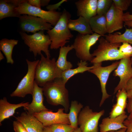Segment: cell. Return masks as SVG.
Instances as JSON below:
<instances>
[{"label": "cell", "instance_id": "6da1fadb", "mask_svg": "<svg viewBox=\"0 0 132 132\" xmlns=\"http://www.w3.org/2000/svg\"><path fill=\"white\" fill-rule=\"evenodd\" d=\"M70 13L64 9L59 21L53 28L47 31L51 41V49H57L65 46L73 35L68 26V22L71 19Z\"/></svg>", "mask_w": 132, "mask_h": 132}, {"label": "cell", "instance_id": "7a4b0ae2", "mask_svg": "<svg viewBox=\"0 0 132 132\" xmlns=\"http://www.w3.org/2000/svg\"><path fill=\"white\" fill-rule=\"evenodd\" d=\"M42 87L44 94L49 104L53 106L61 105L66 112L68 111L69 107V94L65 85L55 79Z\"/></svg>", "mask_w": 132, "mask_h": 132}, {"label": "cell", "instance_id": "3957f363", "mask_svg": "<svg viewBox=\"0 0 132 132\" xmlns=\"http://www.w3.org/2000/svg\"><path fill=\"white\" fill-rule=\"evenodd\" d=\"M20 34L25 44L29 47V51L33 53L35 57L38 55H41L43 51L46 57L50 58L49 47L51 41L49 35L44 34V31H40L31 35L21 32Z\"/></svg>", "mask_w": 132, "mask_h": 132}, {"label": "cell", "instance_id": "277c9868", "mask_svg": "<svg viewBox=\"0 0 132 132\" xmlns=\"http://www.w3.org/2000/svg\"><path fill=\"white\" fill-rule=\"evenodd\" d=\"M36 66L35 81L40 87H43L46 83L53 81L58 77L55 58L51 59L42 54Z\"/></svg>", "mask_w": 132, "mask_h": 132}, {"label": "cell", "instance_id": "5b68a950", "mask_svg": "<svg viewBox=\"0 0 132 132\" xmlns=\"http://www.w3.org/2000/svg\"><path fill=\"white\" fill-rule=\"evenodd\" d=\"M99 41L97 48L91 54L94 57L90 61L91 63L93 64L104 61L124 58L120 53L118 49L121 43H111L102 36Z\"/></svg>", "mask_w": 132, "mask_h": 132}, {"label": "cell", "instance_id": "8992f818", "mask_svg": "<svg viewBox=\"0 0 132 132\" xmlns=\"http://www.w3.org/2000/svg\"><path fill=\"white\" fill-rule=\"evenodd\" d=\"M101 36L94 33L92 34L77 35L72 44L77 57L80 60L90 62L94 57L90 53V48Z\"/></svg>", "mask_w": 132, "mask_h": 132}, {"label": "cell", "instance_id": "52a82bcc", "mask_svg": "<svg viewBox=\"0 0 132 132\" xmlns=\"http://www.w3.org/2000/svg\"><path fill=\"white\" fill-rule=\"evenodd\" d=\"M15 11L20 15L26 14L41 18L54 26L59 21L62 14V12L56 11H46L33 6L28 3L27 0H22L16 8Z\"/></svg>", "mask_w": 132, "mask_h": 132}, {"label": "cell", "instance_id": "ba28073f", "mask_svg": "<svg viewBox=\"0 0 132 132\" xmlns=\"http://www.w3.org/2000/svg\"><path fill=\"white\" fill-rule=\"evenodd\" d=\"M26 61L28 66L27 73L21 79L15 90L10 95L11 97L23 98L27 94L32 95L35 80V70L39 60Z\"/></svg>", "mask_w": 132, "mask_h": 132}, {"label": "cell", "instance_id": "9c48e42d", "mask_svg": "<svg viewBox=\"0 0 132 132\" xmlns=\"http://www.w3.org/2000/svg\"><path fill=\"white\" fill-rule=\"evenodd\" d=\"M105 111L99 112L93 111L88 106H86L81 111L78 117V124L81 132H98V124Z\"/></svg>", "mask_w": 132, "mask_h": 132}, {"label": "cell", "instance_id": "30bf717a", "mask_svg": "<svg viewBox=\"0 0 132 132\" xmlns=\"http://www.w3.org/2000/svg\"><path fill=\"white\" fill-rule=\"evenodd\" d=\"M119 61H116L109 66L105 67L102 66V62L93 64V68L88 71L96 76L99 78L100 84L102 93V98L99 106L101 107L105 100L111 95L107 92L106 84L110 73L115 70L118 66Z\"/></svg>", "mask_w": 132, "mask_h": 132}, {"label": "cell", "instance_id": "8fae6325", "mask_svg": "<svg viewBox=\"0 0 132 132\" xmlns=\"http://www.w3.org/2000/svg\"><path fill=\"white\" fill-rule=\"evenodd\" d=\"M19 18L21 28L24 32L34 33L41 31H47L53 27L43 19L35 16L23 14Z\"/></svg>", "mask_w": 132, "mask_h": 132}, {"label": "cell", "instance_id": "7c38bea8", "mask_svg": "<svg viewBox=\"0 0 132 132\" xmlns=\"http://www.w3.org/2000/svg\"><path fill=\"white\" fill-rule=\"evenodd\" d=\"M64 109H58L57 112H53L51 110H44L33 115L43 124L44 127H49L56 124H70L68 114L64 112Z\"/></svg>", "mask_w": 132, "mask_h": 132}, {"label": "cell", "instance_id": "4fadbf2b", "mask_svg": "<svg viewBox=\"0 0 132 132\" xmlns=\"http://www.w3.org/2000/svg\"><path fill=\"white\" fill-rule=\"evenodd\" d=\"M132 65L131 58H123L119 61L113 75L115 76L119 77L120 78L118 84L114 89V94L119 90L126 89L127 82L132 77Z\"/></svg>", "mask_w": 132, "mask_h": 132}, {"label": "cell", "instance_id": "5bb4252c", "mask_svg": "<svg viewBox=\"0 0 132 132\" xmlns=\"http://www.w3.org/2000/svg\"><path fill=\"white\" fill-rule=\"evenodd\" d=\"M123 11L116 8L113 3L106 14L108 33L111 34L123 28Z\"/></svg>", "mask_w": 132, "mask_h": 132}, {"label": "cell", "instance_id": "9a60e30c", "mask_svg": "<svg viewBox=\"0 0 132 132\" xmlns=\"http://www.w3.org/2000/svg\"><path fill=\"white\" fill-rule=\"evenodd\" d=\"M43 94V87H40L35 81L32 95V101L30 104L24 107V109L31 114L43 110H50L44 105Z\"/></svg>", "mask_w": 132, "mask_h": 132}, {"label": "cell", "instance_id": "2e32d148", "mask_svg": "<svg viewBox=\"0 0 132 132\" xmlns=\"http://www.w3.org/2000/svg\"><path fill=\"white\" fill-rule=\"evenodd\" d=\"M98 0H79L75 3L77 16L89 20L97 15Z\"/></svg>", "mask_w": 132, "mask_h": 132}, {"label": "cell", "instance_id": "e0dca14e", "mask_svg": "<svg viewBox=\"0 0 132 132\" xmlns=\"http://www.w3.org/2000/svg\"><path fill=\"white\" fill-rule=\"evenodd\" d=\"M28 132H43L44 126L42 123L33 114L27 112L22 113L16 117Z\"/></svg>", "mask_w": 132, "mask_h": 132}, {"label": "cell", "instance_id": "ac0fdd59", "mask_svg": "<svg viewBox=\"0 0 132 132\" xmlns=\"http://www.w3.org/2000/svg\"><path fill=\"white\" fill-rule=\"evenodd\" d=\"M128 117L125 112L115 118L108 117L103 119L99 125L100 132H108L110 131H117L122 128H126L123 122Z\"/></svg>", "mask_w": 132, "mask_h": 132}, {"label": "cell", "instance_id": "d6986e66", "mask_svg": "<svg viewBox=\"0 0 132 132\" xmlns=\"http://www.w3.org/2000/svg\"><path fill=\"white\" fill-rule=\"evenodd\" d=\"M22 0H1L0 1V20L8 17L19 18L21 15L15 11Z\"/></svg>", "mask_w": 132, "mask_h": 132}, {"label": "cell", "instance_id": "ffe728a7", "mask_svg": "<svg viewBox=\"0 0 132 132\" xmlns=\"http://www.w3.org/2000/svg\"><path fill=\"white\" fill-rule=\"evenodd\" d=\"M29 103V102H22L18 104H12L8 102L6 98L4 97L0 100V123L4 120L13 116L16 110L22 107H24Z\"/></svg>", "mask_w": 132, "mask_h": 132}, {"label": "cell", "instance_id": "44dd1931", "mask_svg": "<svg viewBox=\"0 0 132 132\" xmlns=\"http://www.w3.org/2000/svg\"><path fill=\"white\" fill-rule=\"evenodd\" d=\"M73 49L72 44L64 46L60 48L59 56L56 62V66L58 75V77L63 72L71 69L73 67L72 63L67 61L66 57L69 52Z\"/></svg>", "mask_w": 132, "mask_h": 132}, {"label": "cell", "instance_id": "7402d4cb", "mask_svg": "<svg viewBox=\"0 0 132 132\" xmlns=\"http://www.w3.org/2000/svg\"><path fill=\"white\" fill-rule=\"evenodd\" d=\"M69 29L77 32L79 34L85 35L94 33L90 27L89 20L81 16L77 19H70L68 22Z\"/></svg>", "mask_w": 132, "mask_h": 132}, {"label": "cell", "instance_id": "603a6c76", "mask_svg": "<svg viewBox=\"0 0 132 132\" xmlns=\"http://www.w3.org/2000/svg\"><path fill=\"white\" fill-rule=\"evenodd\" d=\"M78 66L74 69H70L63 72L60 76L55 79L65 85L68 80L75 75L79 73H83L88 71L93 68V66H87V62L80 60L77 64Z\"/></svg>", "mask_w": 132, "mask_h": 132}, {"label": "cell", "instance_id": "cb8c5ba5", "mask_svg": "<svg viewBox=\"0 0 132 132\" xmlns=\"http://www.w3.org/2000/svg\"><path fill=\"white\" fill-rule=\"evenodd\" d=\"M89 23L93 32L104 36L108 33L106 14L97 15L89 20Z\"/></svg>", "mask_w": 132, "mask_h": 132}, {"label": "cell", "instance_id": "d4e9b609", "mask_svg": "<svg viewBox=\"0 0 132 132\" xmlns=\"http://www.w3.org/2000/svg\"><path fill=\"white\" fill-rule=\"evenodd\" d=\"M105 38L111 43H127L132 44V27L126 28L123 34L116 33L105 35Z\"/></svg>", "mask_w": 132, "mask_h": 132}, {"label": "cell", "instance_id": "484cf974", "mask_svg": "<svg viewBox=\"0 0 132 132\" xmlns=\"http://www.w3.org/2000/svg\"><path fill=\"white\" fill-rule=\"evenodd\" d=\"M18 41L14 39H9L7 38L2 39L0 41V50L5 55L7 62L13 64L14 61L12 57L13 49L17 45Z\"/></svg>", "mask_w": 132, "mask_h": 132}, {"label": "cell", "instance_id": "4316f807", "mask_svg": "<svg viewBox=\"0 0 132 132\" xmlns=\"http://www.w3.org/2000/svg\"><path fill=\"white\" fill-rule=\"evenodd\" d=\"M83 106L82 104L76 100L71 102L68 116L70 125L75 129L78 128V116Z\"/></svg>", "mask_w": 132, "mask_h": 132}, {"label": "cell", "instance_id": "83f0119b", "mask_svg": "<svg viewBox=\"0 0 132 132\" xmlns=\"http://www.w3.org/2000/svg\"><path fill=\"white\" fill-rule=\"evenodd\" d=\"M113 3L112 0H98L97 15L106 14Z\"/></svg>", "mask_w": 132, "mask_h": 132}, {"label": "cell", "instance_id": "f1b7e54d", "mask_svg": "<svg viewBox=\"0 0 132 132\" xmlns=\"http://www.w3.org/2000/svg\"><path fill=\"white\" fill-rule=\"evenodd\" d=\"M116 104L125 109L126 108L128 96L127 91L125 89L119 90L116 95Z\"/></svg>", "mask_w": 132, "mask_h": 132}, {"label": "cell", "instance_id": "f546056e", "mask_svg": "<svg viewBox=\"0 0 132 132\" xmlns=\"http://www.w3.org/2000/svg\"><path fill=\"white\" fill-rule=\"evenodd\" d=\"M49 127L52 132H72L75 129L70 124L63 123L54 124Z\"/></svg>", "mask_w": 132, "mask_h": 132}, {"label": "cell", "instance_id": "4dcf8cb0", "mask_svg": "<svg viewBox=\"0 0 132 132\" xmlns=\"http://www.w3.org/2000/svg\"><path fill=\"white\" fill-rule=\"evenodd\" d=\"M119 50L120 53L124 58L132 57V46L130 44L127 43H122Z\"/></svg>", "mask_w": 132, "mask_h": 132}, {"label": "cell", "instance_id": "1f68e13d", "mask_svg": "<svg viewBox=\"0 0 132 132\" xmlns=\"http://www.w3.org/2000/svg\"><path fill=\"white\" fill-rule=\"evenodd\" d=\"M116 8L124 11L127 10L131 3V0H112Z\"/></svg>", "mask_w": 132, "mask_h": 132}, {"label": "cell", "instance_id": "d6a6232c", "mask_svg": "<svg viewBox=\"0 0 132 132\" xmlns=\"http://www.w3.org/2000/svg\"><path fill=\"white\" fill-rule=\"evenodd\" d=\"M125 110L123 108L116 103L113 106L109 117L113 118L118 116L125 112Z\"/></svg>", "mask_w": 132, "mask_h": 132}, {"label": "cell", "instance_id": "836d02e7", "mask_svg": "<svg viewBox=\"0 0 132 132\" xmlns=\"http://www.w3.org/2000/svg\"><path fill=\"white\" fill-rule=\"evenodd\" d=\"M13 126L15 132H28L23 125L17 120L13 122Z\"/></svg>", "mask_w": 132, "mask_h": 132}, {"label": "cell", "instance_id": "e575fe53", "mask_svg": "<svg viewBox=\"0 0 132 132\" xmlns=\"http://www.w3.org/2000/svg\"><path fill=\"white\" fill-rule=\"evenodd\" d=\"M67 1L66 0H63L55 4L48 5L47 6L46 8L48 11H55L56 10L59 8L61 5L63 3L66 2Z\"/></svg>", "mask_w": 132, "mask_h": 132}, {"label": "cell", "instance_id": "d590c367", "mask_svg": "<svg viewBox=\"0 0 132 132\" xmlns=\"http://www.w3.org/2000/svg\"><path fill=\"white\" fill-rule=\"evenodd\" d=\"M124 125L126 127L125 132H132V119H126L124 121Z\"/></svg>", "mask_w": 132, "mask_h": 132}, {"label": "cell", "instance_id": "8d00e7d4", "mask_svg": "<svg viewBox=\"0 0 132 132\" xmlns=\"http://www.w3.org/2000/svg\"><path fill=\"white\" fill-rule=\"evenodd\" d=\"M28 3L33 7L41 8V0H27Z\"/></svg>", "mask_w": 132, "mask_h": 132}, {"label": "cell", "instance_id": "74e56055", "mask_svg": "<svg viewBox=\"0 0 132 132\" xmlns=\"http://www.w3.org/2000/svg\"><path fill=\"white\" fill-rule=\"evenodd\" d=\"M128 99L126 108L128 112L130 113L132 112V97L128 98Z\"/></svg>", "mask_w": 132, "mask_h": 132}, {"label": "cell", "instance_id": "f35d334b", "mask_svg": "<svg viewBox=\"0 0 132 132\" xmlns=\"http://www.w3.org/2000/svg\"><path fill=\"white\" fill-rule=\"evenodd\" d=\"M123 20L124 22L128 21H132V14L129 12L124 13L123 16Z\"/></svg>", "mask_w": 132, "mask_h": 132}, {"label": "cell", "instance_id": "ab89813d", "mask_svg": "<svg viewBox=\"0 0 132 132\" xmlns=\"http://www.w3.org/2000/svg\"><path fill=\"white\" fill-rule=\"evenodd\" d=\"M126 89L127 91L132 89V77L127 82Z\"/></svg>", "mask_w": 132, "mask_h": 132}, {"label": "cell", "instance_id": "60d3db41", "mask_svg": "<svg viewBox=\"0 0 132 132\" xmlns=\"http://www.w3.org/2000/svg\"><path fill=\"white\" fill-rule=\"evenodd\" d=\"M50 1V0H41V6H48Z\"/></svg>", "mask_w": 132, "mask_h": 132}, {"label": "cell", "instance_id": "b9f144b4", "mask_svg": "<svg viewBox=\"0 0 132 132\" xmlns=\"http://www.w3.org/2000/svg\"><path fill=\"white\" fill-rule=\"evenodd\" d=\"M124 25L129 27H132V21H128L124 22Z\"/></svg>", "mask_w": 132, "mask_h": 132}, {"label": "cell", "instance_id": "7bdbcfd3", "mask_svg": "<svg viewBox=\"0 0 132 132\" xmlns=\"http://www.w3.org/2000/svg\"><path fill=\"white\" fill-rule=\"evenodd\" d=\"M126 129V128H122L117 131H110L108 132H125Z\"/></svg>", "mask_w": 132, "mask_h": 132}, {"label": "cell", "instance_id": "ee69618b", "mask_svg": "<svg viewBox=\"0 0 132 132\" xmlns=\"http://www.w3.org/2000/svg\"><path fill=\"white\" fill-rule=\"evenodd\" d=\"M43 132H52L49 127H44Z\"/></svg>", "mask_w": 132, "mask_h": 132}, {"label": "cell", "instance_id": "f6af8a7d", "mask_svg": "<svg viewBox=\"0 0 132 132\" xmlns=\"http://www.w3.org/2000/svg\"><path fill=\"white\" fill-rule=\"evenodd\" d=\"M127 93L128 98L132 97V89L127 91Z\"/></svg>", "mask_w": 132, "mask_h": 132}, {"label": "cell", "instance_id": "bcb514c9", "mask_svg": "<svg viewBox=\"0 0 132 132\" xmlns=\"http://www.w3.org/2000/svg\"><path fill=\"white\" fill-rule=\"evenodd\" d=\"M4 58V57L3 56V54L0 51V61H1Z\"/></svg>", "mask_w": 132, "mask_h": 132}, {"label": "cell", "instance_id": "7dc6e473", "mask_svg": "<svg viewBox=\"0 0 132 132\" xmlns=\"http://www.w3.org/2000/svg\"><path fill=\"white\" fill-rule=\"evenodd\" d=\"M72 132H81V130L79 128H77L75 129Z\"/></svg>", "mask_w": 132, "mask_h": 132}, {"label": "cell", "instance_id": "c3c4849f", "mask_svg": "<svg viewBox=\"0 0 132 132\" xmlns=\"http://www.w3.org/2000/svg\"><path fill=\"white\" fill-rule=\"evenodd\" d=\"M127 119L129 120L132 119V112L129 113Z\"/></svg>", "mask_w": 132, "mask_h": 132}, {"label": "cell", "instance_id": "681fc988", "mask_svg": "<svg viewBox=\"0 0 132 132\" xmlns=\"http://www.w3.org/2000/svg\"><path fill=\"white\" fill-rule=\"evenodd\" d=\"M131 60L132 63V57L131 58Z\"/></svg>", "mask_w": 132, "mask_h": 132}]
</instances>
